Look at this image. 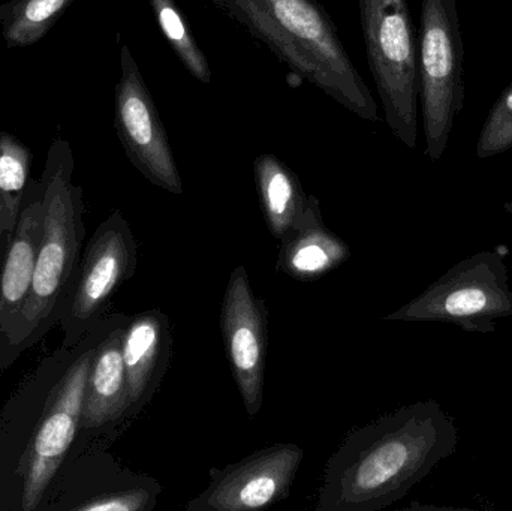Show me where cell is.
Here are the masks:
<instances>
[{
	"label": "cell",
	"mask_w": 512,
	"mask_h": 511,
	"mask_svg": "<svg viewBox=\"0 0 512 511\" xmlns=\"http://www.w3.org/2000/svg\"><path fill=\"white\" fill-rule=\"evenodd\" d=\"M512 149V83L499 96L477 141V156L489 159Z\"/></svg>",
	"instance_id": "obj_20"
},
{
	"label": "cell",
	"mask_w": 512,
	"mask_h": 511,
	"mask_svg": "<svg viewBox=\"0 0 512 511\" xmlns=\"http://www.w3.org/2000/svg\"><path fill=\"white\" fill-rule=\"evenodd\" d=\"M114 129L131 164L156 188L182 195V176L161 114L128 45L120 48Z\"/></svg>",
	"instance_id": "obj_9"
},
{
	"label": "cell",
	"mask_w": 512,
	"mask_h": 511,
	"mask_svg": "<svg viewBox=\"0 0 512 511\" xmlns=\"http://www.w3.org/2000/svg\"><path fill=\"white\" fill-rule=\"evenodd\" d=\"M304 461L295 443L255 450L236 464L212 468L207 488L186 504V511L264 510L288 498Z\"/></svg>",
	"instance_id": "obj_10"
},
{
	"label": "cell",
	"mask_w": 512,
	"mask_h": 511,
	"mask_svg": "<svg viewBox=\"0 0 512 511\" xmlns=\"http://www.w3.org/2000/svg\"><path fill=\"white\" fill-rule=\"evenodd\" d=\"M254 171L265 222L280 242L306 219L315 195H307L297 174L271 153L255 159Z\"/></svg>",
	"instance_id": "obj_16"
},
{
	"label": "cell",
	"mask_w": 512,
	"mask_h": 511,
	"mask_svg": "<svg viewBox=\"0 0 512 511\" xmlns=\"http://www.w3.org/2000/svg\"><path fill=\"white\" fill-rule=\"evenodd\" d=\"M279 243L277 270L295 281L321 279L351 258V249L345 240L325 227L316 197L306 219Z\"/></svg>",
	"instance_id": "obj_15"
},
{
	"label": "cell",
	"mask_w": 512,
	"mask_h": 511,
	"mask_svg": "<svg viewBox=\"0 0 512 511\" xmlns=\"http://www.w3.org/2000/svg\"><path fill=\"white\" fill-rule=\"evenodd\" d=\"M504 210H505V212H508V213H510V215H512V203H505Z\"/></svg>",
	"instance_id": "obj_21"
},
{
	"label": "cell",
	"mask_w": 512,
	"mask_h": 511,
	"mask_svg": "<svg viewBox=\"0 0 512 511\" xmlns=\"http://www.w3.org/2000/svg\"><path fill=\"white\" fill-rule=\"evenodd\" d=\"M71 144L56 137L42 173L45 198L44 234L36 258L29 297L17 323L0 345V369L6 371L24 351L38 344L59 321L81 264L86 236L83 188L72 183Z\"/></svg>",
	"instance_id": "obj_3"
},
{
	"label": "cell",
	"mask_w": 512,
	"mask_h": 511,
	"mask_svg": "<svg viewBox=\"0 0 512 511\" xmlns=\"http://www.w3.org/2000/svg\"><path fill=\"white\" fill-rule=\"evenodd\" d=\"M75 0H9L0 5V33L8 48L41 41Z\"/></svg>",
	"instance_id": "obj_18"
},
{
	"label": "cell",
	"mask_w": 512,
	"mask_h": 511,
	"mask_svg": "<svg viewBox=\"0 0 512 511\" xmlns=\"http://www.w3.org/2000/svg\"><path fill=\"white\" fill-rule=\"evenodd\" d=\"M128 318H108L93 353L81 414V429L92 435L108 434L132 420L122 348Z\"/></svg>",
	"instance_id": "obj_12"
},
{
	"label": "cell",
	"mask_w": 512,
	"mask_h": 511,
	"mask_svg": "<svg viewBox=\"0 0 512 511\" xmlns=\"http://www.w3.org/2000/svg\"><path fill=\"white\" fill-rule=\"evenodd\" d=\"M219 5L294 75L367 122L378 104L349 56L331 15L318 0H218Z\"/></svg>",
	"instance_id": "obj_2"
},
{
	"label": "cell",
	"mask_w": 512,
	"mask_h": 511,
	"mask_svg": "<svg viewBox=\"0 0 512 511\" xmlns=\"http://www.w3.org/2000/svg\"><path fill=\"white\" fill-rule=\"evenodd\" d=\"M370 71L385 122L409 149L418 144V41L408 0H358Z\"/></svg>",
	"instance_id": "obj_4"
},
{
	"label": "cell",
	"mask_w": 512,
	"mask_h": 511,
	"mask_svg": "<svg viewBox=\"0 0 512 511\" xmlns=\"http://www.w3.org/2000/svg\"><path fill=\"white\" fill-rule=\"evenodd\" d=\"M459 432L436 401L351 429L325 464L316 511H379L399 503L456 453Z\"/></svg>",
	"instance_id": "obj_1"
},
{
	"label": "cell",
	"mask_w": 512,
	"mask_h": 511,
	"mask_svg": "<svg viewBox=\"0 0 512 511\" xmlns=\"http://www.w3.org/2000/svg\"><path fill=\"white\" fill-rule=\"evenodd\" d=\"M98 342L99 339L87 345L53 387L44 414L21 456L18 473L24 511L38 509L81 428L84 392Z\"/></svg>",
	"instance_id": "obj_8"
},
{
	"label": "cell",
	"mask_w": 512,
	"mask_h": 511,
	"mask_svg": "<svg viewBox=\"0 0 512 511\" xmlns=\"http://www.w3.org/2000/svg\"><path fill=\"white\" fill-rule=\"evenodd\" d=\"M149 3L158 21L159 29L164 33L165 39L185 66L186 71L195 80L209 86L212 83L209 60L197 44V39L189 29L176 0H149Z\"/></svg>",
	"instance_id": "obj_19"
},
{
	"label": "cell",
	"mask_w": 512,
	"mask_h": 511,
	"mask_svg": "<svg viewBox=\"0 0 512 511\" xmlns=\"http://www.w3.org/2000/svg\"><path fill=\"white\" fill-rule=\"evenodd\" d=\"M221 329L237 389L246 413L254 419L264 402L268 311L264 300L252 290L245 266H237L228 278Z\"/></svg>",
	"instance_id": "obj_11"
},
{
	"label": "cell",
	"mask_w": 512,
	"mask_h": 511,
	"mask_svg": "<svg viewBox=\"0 0 512 511\" xmlns=\"http://www.w3.org/2000/svg\"><path fill=\"white\" fill-rule=\"evenodd\" d=\"M511 315L512 291L504 258L484 251L451 267L384 320L436 321L457 324L465 332L492 333L499 320Z\"/></svg>",
	"instance_id": "obj_6"
},
{
	"label": "cell",
	"mask_w": 512,
	"mask_h": 511,
	"mask_svg": "<svg viewBox=\"0 0 512 511\" xmlns=\"http://www.w3.org/2000/svg\"><path fill=\"white\" fill-rule=\"evenodd\" d=\"M137 264V240L122 212L114 210L90 239L60 312L65 347H75L99 326L114 294L135 275Z\"/></svg>",
	"instance_id": "obj_7"
},
{
	"label": "cell",
	"mask_w": 512,
	"mask_h": 511,
	"mask_svg": "<svg viewBox=\"0 0 512 511\" xmlns=\"http://www.w3.org/2000/svg\"><path fill=\"white\" fill-rule=\"evenodd\" d=\"M32 159L23 141L9 132H0V266L17 230Z\"/></svg>",
	"instance_id": "obj_17"
},
{
	"label": "cell",
	"mask_w": 512,
	"mask_h": 511,
	"mask_svg": "<svg viewBox=\"0 0 512 511\" xmlns=\"http://www.w3.org/2000/svg\"><path fill=\"white\" fill-rule=\"evenodd\" d=\"M122 348L134 420L152 402L170 368L173 351L170 318L156 308L129 317Z\"/></svg>",
	"instance_id": "obj_14"
},
{
	"label": "cell",
	"mask_w": 512,
	"mask_h": 511,
	"mask_svg": "<svg viewBox=\"0 0 512 511\" xmlns=\"http://www.w3.org/2000/svg\"><path fill=\"white\" fill-rule=\"evenodd\" d=\"M45 198L42 180H29L17 230L0 266V345L20 317L35 275L44 234Z\"/></svg>",
	"instance_id": "obj_13"
},
{
	"label": "cell",
	"mask_w": 512,
	"mask_h": 511,
	"mask_svg": "<svg viewBox=\"0 0 512 511\" xmlns=\"http://www.w3.org/2000/svg\"><path fill=\"white\" fill-rule=\"evenodd\" d=\"M462 30L457 0H421L418 32V99L426 150L438 162L465 107Z\"/></svg>",
	"instance_id": "obj_5"
}]
</instances>
